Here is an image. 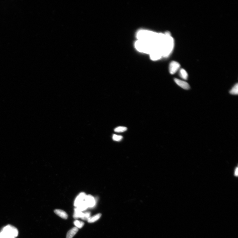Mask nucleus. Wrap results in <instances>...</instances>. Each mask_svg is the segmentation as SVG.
Listing matches in <instances>:
<instances>
[{"mask_svg":"<svg viewBox=\"0 0 238 238\" xmlns=\"http://www.w3.org/2000/svg\"><path fill=\"white\" fill-rule=\"evenodd\" d=\"M101 216V214L99 213L91 217H90L87 221L89 223H94L98 220Z\"/></svg>","mask_w":238,"mask_h":238,"instance_id":"15","label":"nucleus"},{"mask_svg":"<svg viewBox=\"0 0 238 238\" xmlns=\"http://www.w3.org/2000/svg\"><path fill=\"white\" fill-rule=\"evenodd\" d=\"M159 33L148 30H141L139 31L136 34L138 40L147 41L155 44Z\"/></svg>","mask_w":238,"mask_h":238,"instance_id":"2","label":"nucleus"},{"mask_svg":"<svg viewBox=\"0 0 238 238\" xmlns=\"http://www.w3.org/2000/svg\"><path fill=\"white\" fill-rule=\"evenodd\" d=\"M135 48L139 52L149 54L156 45L153 42L138 40L135 42Z\"/></svg>","mask_w":238,"mask_h":238,"instance_id":"3","label":"nucleus"},{"mask_svg":"<svg viewBox=\"0 0 238 238\" xmlns=\"http://www.w3.org/2000/svg\"><path fill=\"white\" fill-rule=\"evenodd\" d=\"M76 208L82 212L83 211L87 210L88 208H89V207L88 206L87 203L84 200L83 202L81 203L78 206L76 207Z\"/></svg>","mask_w":238,"mask_h":238,"instance_id":"13","label":"nucleus"},{"mask_svg":"<svg viewBox=\"0 0 238 238\" xmlns=\"http://www.w3.org/2000/svg\"><path fill=\"white\" fill-rule=\"evenodd\" d=\"M235 176H237L238 175V168H237V167L235 170Z\"/></svg>","mask_w":238,"mask_h":238,"instance_id":"22","label":"nucleus"},{"mask_svg":"<svg viewBox=\"0 0 238 238\" xmlns=\"http://www.w3.org/2000/svg\"><path fill=\"white\" fill-rule=\"evenodd\" d=\"M91 215V213L90 212H86L84 213L83 216L81 218L84 220L87 221L90 218Z\"/></svg>","mask_w":238,"mask_h":238,"instance_id":"20","label":"nucleus"},{"mask_svg":"<svg viewBox=\"0 0 238 238\" xmlns=\"http://www.w3.org/2000/svg\"><path fill=\"white\" fill-rule=\"evenodd\" d=\"M0 238H15L12 236L8 234L5 232L2 231L0 233Z\"/></svg>","mask_w":238,"mask_h":238,"instance_id":"19","label":"nucleus"},{"mask_svg":"<svg viewBox=\"0 0 238 238\" xmlns=\"http://www.w3.org/2000/svg\"><path fill=\"white\" fill-rule=\"evenodd\" d=\"M229 93L232 95H237L238 93V84L237 83L233 86L229 91Z\"/></svg>","mask_w":238,"mask_h":238,"instance_id":"16","label":"nucleus"},{"mask_svg":"<svg viewBox=\"0 0 238 238\" xmlns=\"http://www.w3.org/2000/svg\"><path fill=\"white\" fill-rule=\"evenodd\" d=\"M86 194L85 193L81 192L77 196L75 200L74 205L75 207H77L82 202L85 200Z\"/></svg>","mask_w":238,"mask_h":238,"instance_id":"9","label":"nucleus"},{"mask_svg":"<svg viewBox=\"0 0 238 238\" xmlns=\"http://www.w3.org/2000/svg\"><path fill=\"white\" fill-rule=\"evenodd\" d=\"M74 224L78 229H81L85 223L83 221L76 220L74 222Z\"/></svg>","mask_w":238,"mask_h":238,"instance_id":"17","label":"nucleus"},{"mask_svg":"<svg viewBox=\"0 0 238 238\" xmlns=\"http://www.w3.org/2000/svg\"><path fill=\"white\" fill-rule=\"evenodd\" d=\"M3 231L15 237H17L18 235V230L11 225H7L4 227Z\"/></svg>","mask_w":238,"mask_h":238,"instance_id":"5","label":"nucleus"},{"mask_svg":"<svg viewBox=\"0 0 238 238\" xmlns=\"http://www.w3.org/2000/svg\"><path fill=\"white\" fill-rule=\"evenodd\" d=\"M127 130V128L126 127L119 126L114 129L115 132H123L126 131Z\"/></svg>","mask_w":238,"mask_h":238,"instance_id":"18","label":"nucleus"},{"mask_svg":"<svg viewBox=\"0 0 238 238\" xmlns=\"http://www.w3.org/2000/svg\"><path fill=\"white\" fill-rule=\"evenodd\" d=\"M123 137L120 135H118L116 134H114L112 136V139L114 141H120L122 140Z\"/></svg>","mask_w":238,"mask_h":238,"instance_id":"21","label":"nucleus"},{"mask_svg":"<svg viewBox=\"0 0 238 238\" xmlns=\"http://www.w3.org/2000/svg\"><path fill=\"white\" fill-rule=\"evenodd\" d=\"M84 213L82 212L78 209L75 208L74 209V213L73 215V218L77 219L79 218H81L83 216Z\"/></svg>","mask_w":238,"mask_h":238,"instance_id":"12","label":"nucleus"},{"mask_svg":"<svg viewBox=\"0 0 238 238\" xmlns=\"http://www.w3.org/2000/svg\"><path fill=\"white\" fill-rule=\"evenodd\" d=\"M54 213L58 216L64 219H67L68 217L67 213L64 211L60 209H55Z\"/></svg>","mask_w":238,"mask_h":238,"instance_id":"10","label":"nucleus"},{"mask_svg":"<svg viewBox=\"0 0 238 238\" xmlns=\"http://www.w3.org/2000/svg\"><path fill=\"white\" fill-rule=\"evenodd\" d=\"M157 44L161 50L163 57H167L173 50L174 41L170 32H167L165 34L159 33Z\"/></svg>","mask_w":238,"mask_h":238,"instance_id":"1","label":"nucleus"},{"mask_svg":"<svg viewBox=\"0 0 238 238\" xmlns=\"http://www.w3.org/2000/svg\"><path fill=\"white\" fill-rule=\"evenodd\" d=\"M79 229L77 227H74L67 232L66 238H73L78 231Z\"/></svg>","mask_w":238,"mask_h":238,"instance_id":"11","label":"nucleus"},{"mask_svg":"<svg viewBox=\"0 0 238 238\" xmlns=\"http://www.w3.org/2000/svg\"><path fill=\"white\" fill-rule=\"evenodd\" d=\"M179 74L180 76L182 79L184 80L187 79L188 77V73L183 69H180L179 70Z\"/></svg>","mask_w":238,"mask_h":238,"instance_id":"14","label":"nucleus"},{"mask_svg":"<svg viewBox=\"0 0 238 238\" xmlns=\"http://www.w3.org/2000/svg\"><path fill=\"white\" fill-rule=\"evenodd\" d=\"M180 65L179 63L176 61H173L170 63L169 66V71L171 74L175 73L180 69Z\"/></svg>","mask_w":238,"mask_h":238,"instance_id":"6","label":"nucleus"},{"mask_svg":"<svg viewBox=\"0 0 238 238\" xmlns=\"http://www.w3.org/2000/svg\"><path fill=\"white\" fill-rule=\"evenodd\" d=\"M151 60L155 61L158 60L163 57L161 50L158 46H156L149 54Z\"/></svg>","mask_w":238,"mask_h":238,"instance_id":"4","label":"nucleus"},{"mask_svg":"<svg viewBox=\"0 0 238 238\" xmlns=\"http://www.w3.org/2000/svg\"><path fill=\"white\" fill-rule=\"evenodd\" d=\"M174 81L177 85L182 89L185 90H188L190 89L189 85L186 81L176 78L174 79Z\"/></svg>","mask_w":238,"mask_h":238,"instance_id":"8","label":"nucleus"},{"mask_svg":"<svg viewBox=\"0 0 238 238\" xmlns=\"http://www.w3.org/2000/svg\"><path fill=\"white\" fill-rule=\"evenodd\" d=\"M85 200L89 206V208H93L95 206L96 204L95 199L91 195H86Z\"/></svg>","mask_w":238,"mask_h":238,"instance_id":"7","label":"nucleus"}]
</instances>
